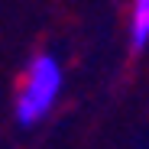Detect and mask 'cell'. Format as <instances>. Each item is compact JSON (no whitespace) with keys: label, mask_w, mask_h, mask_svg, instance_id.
<instances>
[{"label":"cell","mask_w":149,"mask_h":149,"mask_svg":"<svg viewBox=\"0 0 149 149\" xmlns=\"http://www.w3.org/2000/svg\"><path fill=\"white\" fill-rule=\"evenodd\" d=\"M65 88V68L52 52H39L29 58L16 91V120L19 127H36L55 110Z\"/></svg>","instance_id":"1"},{"label":"cell","mask_w":149,"mask_h":149,"mask_svg":"<svg viewBox=\"0 0 149 149\" xmlns=\"http://www.w3.org/2000/svg\"><path fill=\"white\" fill-rule=\"evenodd\" d=\"M130 45L133 49L149 45V0H133L130 7Z\"/></svg>","instance_id":"2"}]
</instances>
